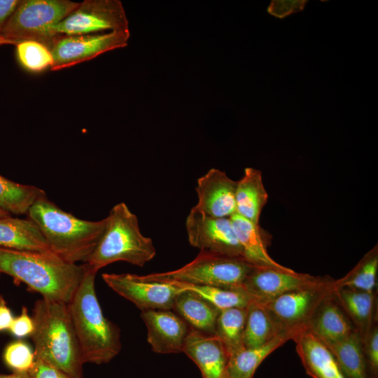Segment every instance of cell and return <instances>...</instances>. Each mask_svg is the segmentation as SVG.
<instances>
[{
    "label": "cell",
    "instance_id": "cell-12",
    "mask_svg": "<svg viewBox=\"0 0 378 378\" xmlns=\"http://www.w3.org/2000/svg\"><path fill=\"white\" fill-rule=\"evenodd\" d=\"M186 228L190 244L200 251L243 258L230 218L209 216L193 206L186 218Z\"/></svg>",
    "mask_w": 378,
    "mask_h": 378
},
{
    "label": "cell",
    "instance_id": "cell-41",
    "mask_svg": "<svg viewBox=\"0 0 378 378\" xmlns=\"http://www.w3.org/2000/svg\"><path fill=\"white\" fill-rule=\"evenodd\" d=\"M10 216L11 214H10L9 213L0 209V218Z\"/></svg>",
    "mask_w": 378,
    "mask_h": 378
},
{
    "label": "cell",
    "instance_id": "cell-1",
    "mask_svg": "<svg viewBox=\"0 0 378 378\" xmlns=\"http://www.w3.org/2000/svg\"><path fill=\"white\" fill-rule=\"evenodd\" d=\"M86 265L69 262L52 251L0 247V274L25 284L42 298L69 304L85 274Z\"/></svg>",
    "mask_w": 378,
    "mask_h": 378
},
{
    "label": "cell",
    "instance_id": "cell-15",
    "mask_svg": "<svg viewBox=\"0 0 378 378\" xmlns=\"http://www.w3.org/2000/svg\"><path fill=\"white\" fill-rule=\"evenodd\" d=\"M141 316L147 328L148 342L154 352H183L189 332L184 320L170 310L141 311Z\"/></svg>",
    "mask_w": 378,
    "mask_h": 378
},
{
    "label": "cell",
    "instance_id": "cell-7",
    "mask_svg": "<svg viewBox=\"0 0 378 378\" xmlns=\"http://www.w3.org/2000/svg\"><path fill=\"white\" fill-rule=\"evenodd\" d=\"M80 3L69 0H23L10 17L1 36L16 44L36 41L48 48L54 27L73 12Z\"/></svg>",
    "mask_w": 378,
    "mask_h": 378
},
{
    "label": "cell",
    "instance_id": "cell-33",
    "mask_svg": "<svg viewBox=\"0 0 378 378\" xmlns=\"http://www.w3.org/2000/svg\"><path fill=\"white\" fill-rule=\"evenodd\" d=\"M368 378H378V323L375 321L363 342Z\"/></svg>",
    "mask_w": 378,
    "mask_h": 378
},
{
    "label": "cell",
    "instance_id": "cell-11",
    "mask_svg": "<svg viewBox=\"0 0 378 378\" xmlns=\"http://www.w3.org/2000/svg\"><path fill=\"white\" fill-rule=\"evenodd\" d=\"M104 282L120 296L141 311L170 310L176 297L183 290L169 281H148L133 274H102Z\"/></svg>",
    "mask_w": 378,
    "mask_h": 378
},
{
    "label": "cell",
    "instance_id": "cell-21",
    "mask_svg": "<svg viewBox=\"0 0 378 378\" xmlns=\"http://www.w3.org/2000/svg\"><path fill=\"white\" fill-rule=\"evenodd\" d=\"M0 247L31 251H51L37 225L29 218H0Z\"/></svg>",
    "mask_w": 378,
    "mask_h": 378
},
{
    "label": "cell",
    "instance_id": "cell-27",
    "mask_svg": "<svg viewBox=\"0 0 378 378\" xmlns=\"http://www.w3.org/2000/svg\"><path fill=\"white\" fill-rule=\"evenodd\" d=\"M45 191L36 186L12 181L0 175V209L10 214H27Z\"/></svg>",
    "mask_w": 378,
    "mask_h": 378
},
{
    "label": "cell",
    "instance_id": "cell-42",
    "mask_svg": "<svg viewBox=\"0 0 378 378\" xmlns=\"http://www.w3.org/2000/svg\"><path fill=\"white\" fill-rule=\"evenodd\" d=\"M227 378H230V377H228Z\"/></svg>",
    "mask_w": 378,
    "mask_h": 378
},
{
    "label": "cell",
    "instance_id": "cell-22",
    "mask_svg": "<svg viewBox=\"0 0 378 378\" xmlns=\"http://www.w3.org/2000/svg\"><path fill=\"white\" fill-rule=\"evenodd\" d=\"M267 200L268 194L264 186L261 172L246 167L242 178L237 181L236 214L253 223L259 224L261 211Z\"/></svg>",
    "mask_w": 378,
    "mask_h": 378
},
{
    "label": "cell",
    "instance_id": "cell-30",
    "mask_svg": "<svg viewBox=\"0 0 378 378\" xmlns=\"http://www.w3.org/2000/svg\"><path fill=\"white\" fill-rule=\"evenodd\" d=\"M171 282L181 288L191 291L199 295L219 311L232 307L245 308L251 302V298L241 289H227L215 286H198L183 282Z\"/></svg>",
    "mask_w": 378,
    "mask_h": 378
},
{
    "label": "cell",
    "instance_id": "cell-38",
    "mask_svg": "<svg viewBox=\"0 0 378 378\" xmlns=\"http://www.w3.org/2000/svg\"><path fill=\"white\" fill-rule=\"evenodd\" d=\"M14 317L3 295H0V331L9 330Z\"/></svg>",
    "mask_w": 378,
    "mask_h": 378
},
{
    "label": "cell",
    "instance_id": "cell-24",
    "mask_svg": "<svg viewBox=\"0 0 378 378\" xmlns=\"http://www.w3.org/2000/svg\"><path fill=\"white\" fill-rule=\"evenodd\" d=\"M173 309L192 328L207 334H215L220 311L199 295L183 290L176 297Z\"/></svg>",
    "mask_w": 378,
    "mask_h": 378
},
{
    "label": "cell",
    "instance_id": "cell-26",
    "mask_svg": "<svg viewBox=\"0 0 378 378\" xmlns=\"http://www.w3.org/2000/svg\"><path fill=\"white\" fill-rule=\"evenodd\" d=\"M283 331L267 309L259 302L251 300L246 307L243 344L252 348L265 344Z\"/></svg>",
    "mask_w": 378,
    "mask_h": 378
},
{
    "label": "cell",
    "instance_id": "cell-5",
    "mask_svg": "<svg viewBox=\"0 0 378 378\" xmlns=\"http://www.w3.org/2000/svg\"><path fill=\"white\" fill-rule=\"evenodd\" d=\"M105 220L103 234L85 264L97 271L118 261L143 267L155 257L152 239L141 233L136 216L126 204L114 205Z\"/></svg>",
    "mask_w": 378,
    "mask_h": 378
},
{
    "label": "cell",
    "instance_id": "cell-10",
    "mask_svg": "<svg viewBox=\"0 0 378 378\" xmlns=\"http://www.w3.org/2000/svg\"><path fill=\"white\" fill-rule=\"evenodd\" d=\"M122 30L129 29L120 1L85 0L54 27L53 34L55 36L83 35Z\"/></svg>",
    "mask_w": 378,
    "mask_h": 378
},
{
    "label": "cell",
    "instance_id": "cell-4",
    "mask_svg": "<svg viewBox=\"0 0 378 378\" xmlns=\"http://www.w3.org/2000/svg\"><path fill=\"white\" fill-rule=\"evenodd\" d=\"M27 218L38 227L50 250L63 260L86 263L105 227V218L80 219L61 209L45 195L30 207Z\"/></svg>",
    "mask_w": 378,
    "mask_h": 378
},
{
    "label": "cell",
    "instance_id": "cell-35",
    "mask_svg": "<svg viewBox=\"0 0 378 378\" xmlns=\"http://www.w3.org/2000/svg\"><path fill=\"white\" fill-rule=\"evenodd\" d=\"M29 372L33 378H71L62 370L38 358H36Z\"/></svg>",
    "mask_w": 378,
    "mask_h": 378
},
{
    "label": "cell",
    "instance_id": "cell-36",
    "mask_svg": "<svg viewBox=\"0 0 378 378\" xmlns=\"http://www.w3.org/2000/svg\"><path fill=\"white\" fill-rule=\"evenodd\" d=\"M304 1H273L268 12L278 18H284L290 13L303 9Z\"/></svg>",
    "mask_w": 378,
    "mask_h": 378
},
{
    "label": "cell",
    "instance_id": "cell-40",
    "mask_svg": "<svg viewBox=\"0 0 378 378\" xmlns=\"http://www.w3.org/2000/svg\"><path fill=\"white\" fill-rule=\"evenodd\" d=\"M5 44L16 45V43L14 41L6 39L2 36H0V46L5 45Z\"/></svg>",
    "mask_w": 378,
    "mask_h": 378
},
{
    "label": "cell",
    "instance_id": "cell-9",
    "mask_svg": "<svg viewBox=\"0 0 378 378\" xmlns=\"http://www.w3.org/2000/svg\"><path fill=\"white\" fill-rule=\"evenodd\" d=\"M129 30L102 34L57 35L49 46L53 63L52 71H58L82 63L107 51L127 45Z\"/></svg>",
    "mask_w": 378,
    "mask_h": 378
},
{
    "label": "cell",
    "instance_id": "cell-23",
    "mask_svg": "<svg viewBox=\"0 0 378 378\" xmlns=\"http://www.w3.org/2000/svg\"><path fill=\"white\" fill-rule=\"evenodd\" d=\"M304 328L283 331L267 343L260 346L243 348L229 356L227 374L230 378H253L262 362L274 350L283 345Z\"/></svg>",
    "mask_w": 378,
    "mask_h": 378
},
{
    "label": "cell",
    "instance_id": "cell-25",
    "mask_svg": "<svg viewBox=\"0 0 378 378\" xmlns=\"http://www.w3.org/2000/svg\"><path fill=\"white\" fill-rule=\"evenodd\" d=\"M326 345L346 378H368L363 344L357 330Z\"/></svg>",
    "mask_w": 378,
    "mask_h": 378
},
{
    "label": "cell",
    "instance_id": "cell-20",
    "mask_svg": "<svg viewBox=\"0 0 378 378\" xmlns=\"http://www.w3.org/2000/svg\"><path fill=\"white\" fill-rule=\"evenodd\" d=\"M377 292L369 293L346 288L335 289L334 295L363 342L377 321Z\"/></svg>",
    "mask_w": 378,
    "mask_h": 378
},
{
    "label": "cell",
    "instance_id": "cell-3",
    "mask_svg": "<svg viewBox=\"0 0 378 378\" xmlns=\"http://www.w3.org/2000/svg\"><path fill=\"white\" fill-rule=\"evenodd\" d=\"M31 317L35 358L71 378H83L84 362L68 304L41 298L35 302Z\"/></svg>",
    "mask_w": 378,
    "mask_h": 378
},
{
    "label": "cell",
    "instance_id": "cell-13",
    "mask_svg": "<svg viewBox=\"0 0 378 378\" xmlns=\"http://www.w3.org/2000/svg\"><path fill=\"white\" fill-rule=\"evenodd\" d=\"M292 269L279 270L255 267L244 280L241 289L251 300L263 302L289 291L312 285L321 279Z\"/></svg>",
    "mask_w": 378,
    "mask_h": 378
},
{
    "label": "cell",
    "instance_id": "cell-6",
    "mask_svg": "<svg viewBox=\"0 0 378 378\" xmlns=\"http://www.w3.org/2000/svg\"><path fill=\"white\" fill-rule=\"evenodd\" d=\"M253 267L241 258L200 251L192 261L179 269L153 273L142 277L148 281H174L198 286L241 289Z\"/></svg>",
    "mask_w": 378,
    "mask_h": 378
},
{
    "label": "cell",
    "instance_id": "cell-32",
    "mask_svg": "<svg viewBox=\"0 0 378 378\" xmlns=\"http://www.w3.org/2000/svg\"><path fill=\"white\" fill-rule=\"evenodd\" d=\"M3 359L13 372H29L34 366L36 358L30 346L19 340L9 343L6 346Z\"/></svg>",
    "mask_w": 378,
    "mask_h": 378
},
{
    "label": "cell",
    "instance_id": "cell-16",
    "mask_svg": "<svg viewBox=\"0 0 378 378\" xmlns=\"http://www.w3.org/2000/svg\"><path fill=\"white\" fill-rule=\"evenodd\" d=\"M198 367L203 378H227L229 356L220 338L190 328L183 348Z\"/></svg>",
    "mask_w": 378,
    "mask_h": 378
},
{
    "label": "cell",
    "instance_id": "cell-19",
    "mask_svg": "<svg viewBox=\"0 0 378 378\" xmlns=\"http://www.w3.org/2000/svg\"><path fill=\"white\" fill-rule=\"evenodd\" d=\"M230 220L242 248L243 259L255 267H267L288 270L285 267L271 258L267 252V239L259 224L234 214Z\"/></svg>",
    "mask_w": 378,
    "mask_h": 378
},
{
    "label": "cell",
    "instance_id": "cell-18",
    "mask_svg": "<svg viewBox=\"0 0 378 378\" xmlns=\"http://www.w3.org/2000/svg\"><path fill=\"white\" fill-rule=\"evenodd\" d=\"M307 328L326 344L342 340L356 330L337 301L334 292L319 304Z\"/></svg>",
    "mask_w": 378,
    "mask_h": 378
},
{
    "label": "cell",
    "instance_id": "cell-39",
    "mask_svg": "<svg viewBox=\"0 0 378 378\" xmlns=\"http://www.w3.org/2000/svg\"><path fill=\"white\" fill-rule=\"evenodd\" d=\"M0 378H33L29 372H13L10 374H0Z\"/></svg>",
    "mask_w": 378,
    "mask_h": 378
},
{
    "label": "cell",
    "instance_id": "cell-14",
    "mask_svg": "<svg viewBox=\"0 0 378 378\" xmlns=\"http://www.w3.org/2000/svg\"><path fill=\"white\" fill-rule=\"evenodd\" d=\"M236 186L225 172L212 168L197 179L194 207L209 216L230 218L236 214Z\"/></svg>",
    "mask_w": 378,
    "mask_h": 378
},
{
    "label": "cell",
    "instance_id": "cell-28",
    "mask_svg": "<svg viewBox=\"0 0 378 378\" xmlns=\"http://www.w3.org/2000/svg\"><path fill=\"white\" fill-rule=\"evenodd\" d=\"M378 271V246L366 253L356 265L342 278L334 280L335 290L342 288L369 293L376 292Z\"/></svg>",
    "mask_w": 378,
    "mask_h": 378
},
{
    "label": "cell",
    "instance_id": "cell-17",
    "mask_svg": "<svg viewBox=\"0 0 378 378\" xmlns=\"http://www.w3.org/2000/svg\"><path fill=\"white\" fill-rule=\"evenodd\" d=\"M293 340L304 370L312 378H346L327 345L307 327Z\"/></svg>",
    "mask_w": 378,
    "mask_h": 378
},
{
    "label": "cell",
    "instance_id": "cell-29",
    "mask_svg": "<svg viewBox=\"0 0 378 378\" xmlns=\"http://www.w3.org/2000/svg\"><path fill=\"white\" fill-rule=\"evenodd\" d=\"M246 316V307H232L219 312L216 335L224 344L228 356L244 348L243 335Z\"/></svg>",
    "mask_w": 378,
    "mask_h": 378
},
{
    "label": "cell",
    "instance_id": "cell-37",
    "mask_svg": "<svg viewBox=\"0 0 378 378\" xmlns=\"http://www.w3.org/2000/svg\"><path fill=\"white\" fill-rule=\"evenodd\" d=\"M21 0H0V36L4 28Z\"/></svg>",
    "mask_w": 378,
    "mask_h": 378
},
{
    "label": "cell",
    "instance_id": "cell-2",
    "mask_svg": "<svg viewBox=\"0 0 378 378\" xmlns=\"http://www.w3.org/2000/svg\"><path fill=\"white\" fill-rule=\"evenodd\" d=\"M85 265L83 278L68 304L69 310L84 363H108L120 351V329L102 311L94 286L98 271Z\"/></svg>",
    "mask_w": 378,
    "mask_h": 378
},
{
    "label": "cell",
    "instance_id": "cell-31",
    "mask_svg": "<svg viewBox=\"0 0 378 378\" xmlns=\"http://www.w3.org/2000/svg\"><path fill=\"white\" fill-rule=\"evenodd\" d=\"M15 46L18 61L27 71L36 73L51 68L52 55L44 44L29 40L18 42Z\"/></svg>",
    "mask_w": 378,
    "mask_h": 378
},
{
    "label": "cell",
    "instance_id": "cell-8",
    "mask_svg": "<svg viewBox=\"0 0 378 378\" xmlns=\"http://www.w3.org/2000/svg\"><path fill=\"white\" fill-rule=\"evenodd\" d=\"M334 280L323 276L312 285L258 302L267 309L282 330L307 327L319 304L333 293Z\"/></svg>",
    "mask_w": 378,
    "mask_h": 378
},
{
    "label": "cell",
    "instance_id": "cell-34",
    "mask_svg": "<svg viewBox=\"0 0 378 378\" xmlns=\"http://www.w3.org/2000/svg\"><path fill=\"white\" fill-rule=\"evenodd\" d=\"M34 329V324L32 317L28 314L26 307H23L21 314L14 318L10 331L18 338L31 336Z\"/></svg>",
    "mask_w": 378,
    "mask_h": 378
}]
</instances>
